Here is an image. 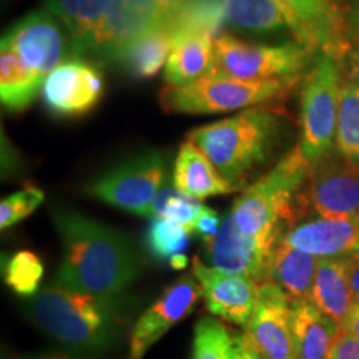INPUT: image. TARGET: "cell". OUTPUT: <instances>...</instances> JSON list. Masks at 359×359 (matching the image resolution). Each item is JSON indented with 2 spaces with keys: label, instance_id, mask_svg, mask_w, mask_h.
Returning a JSON list of instances; mask_svg holds the SVG:
<instances>
[{
  "label": "cell",
  "instance_id": "cell-1",
  "mask_svg": "<svg viewBox=\"0 0 359 359\" xmlns=\"http://www.w3.org/2000/svg\"><path fill=\"white\" fill-rule=\"evenodd\" d=\"M52 218L64 257L55 285L92 294H120L140 273V259L125 233L55 206Z\"/></svg>",
  "mask_w": 359,
  "mask_h": 359
},
{
  "label": "cell",
  "instance_id": "cell-2",
  "mask_svg": "<svg viewBox=\"0 0 359 359\" xmlns=\"http://www.w3.org/2000/svg\"><path fill=\"white\" fill-rule=\"evenodd\" d=\"M128 299L92 294L52 285L25 303V314L39 330L79 354L115 346L128 326Z\"/></svg>",
  "mask_w": 359,
  "mask_h": 359
},
{
  "label": "cell",
  "instance_id": "cell-3",
  "mask_svg": "<svg viewBox=\"0 0 359 359\" xmlns=\"http://www.w3.org/2000/svg\"><path fill=\"white\" fill-rule=\"evenodd\" d=\"M280 138V116L266 107L245 109L187 135V140L203 151L235 190L243 188L253 173L268 163Z\"/></svg>",
  "mask_w": 359,
  "mask_h": 359
},
{
  "label": "cell",
  "instance_id": "cell-4",
  "mask_svg": "<svg viewBox=\"0 0 359 359\" xmlns=\"http://www.w3.org/2000/svg\"><path fill=\"white\" fill-rule=\"evenodd\" d=\"M308 173L309 161L296 145L238 196L230 212L238 230L276 245L286 231L303 222L299 196Z\"/></svg>",
  "mask_w": 359,
  "mask_h": 359
},
{
  "label": "cell",
  "instance_id": "cell-5",
  "mask_svg": "<svg viewBox=\"0 0 359 359\" xmlns=\"http://www.w3.org/2000/svg\"><path fill=\"white\" fill-rule=\"evenodd\" d=\"M298 82L299 79L243 82L203 77L185 87L167 85L160 90L158 102L167 114H222L258 105L273 110V105H280Z\"/></svg>",
  "mask_w": 359,
  "mask_h": 359
},
{
  "label": "cell",
  "instance_id": "cell-6",
  "mask_svg": "<svg viewBox=\"0 0 359 359\" xmlns=\"http://www.w3.org/2000/svg\"><path fill=\"white\" fill-rule=\"evenodd\" d=\"M314 53L298 42L281 45L251 43L219 35L215 40V62L206 77L243 82L302 80L314 60Z\"/></svg>",
  "mask_w": 359,
  "mask_h": 359
},
{
  "label": "cell",
  "instance_id": "cell-7",
  "mask_svg": "<svg viewBox=\"0 0 359 359\" xmlns=\"http://www.w3.org/2000/svg\"><path fill=\"white\" fill-rule=\"evenodd\" d=\"M341 100V64L330 53H318L302 85V147L309 163L336 151Z\"/></svg>",
  "mask_w": 359,
  "mask_h": 359
},
{
  "label": "cell",
  "instance_id": "cell-8",
  "mask_svg": "<svg viewBox=\"0 0 359 359\" xmlns=\"http://www.w3.org/2000/svg\"><path fill=\"white\" fill-rule=\"evenodd\" d=\"M167 158L156 150L115 165L85 188L93 198L125 212L150 217L151 206L167 180Z\"/></svg>",
  "mask_w": 359,
  "mask_h": 359
},
{
  "label": "cell",
  "instance_id": "cell-9",
  "mask_svg": "<svg viewBox=\"0 0 359 359\" xmlns=\"http://www.w3.org/2000/svg\"><path fill=\"white\" fill-rule=\"evenodd\" d=\"M303 217L359 218V163L338 151L309 163L299 196Z\"/></svg>",
  "mask_w": 359,
  "mask_h": 359
},
{
  "label": "cell",
  "instance_id": "cell-10",
  "mask_svg": "<svg viewBox=\"0 0 359 359\" xmlns=\"http://www.w3.org/2000/svg\"><path fill=\"white\" fill-rule=\"evenodd\" d=\"M0 45L11 47L30 70L43 79L64 62L77 58L69 30L48 11L25 15L7 30Z\"/></svg>",
  "mask_w": 359,
  "mask_h": 359
},
{
  "label": "cell",
  "instance_id": "cell-11",
  "mask_svg": "<svg viewBox=\"0 0 359 359\" xmlns=\"http://www.w3.org/2000/svg\"><path fill=\"white\" fill-rule=\"evenodd\" d=\"M172 13L165 11L156 0H114L110 12L90 39L83 57L114 65L123 48L143 34L167 24Z\"/></svg>",
  "mask_w": 359,
  "mask_h": 359
},
{
  "label": "cell",
  "instance_id": "cell-12",
  "mask_svg": "<svg viewBox=\"0 0 359 359\" xmlns=\"http://www.w3.org/2000/svg\"><path fill=\"white\" fill-rule=\"evenodd\" d=\"M103 75L97 65L72 58L58 65L43 80L45 109L60 118H79L92 111L102 100Z\"/></svg>",
  "mask_w": 359,
  "mask_h": 359
},
{
  "label": "cell",
  "instance_id": "cell-13",
  "mask_svg": "<svg viewBox=\"0 0 359 359\" xmlns=\"http://www.w3.org/2000/svg\"><path fill=\"white\" fill-rule=\"evenodd\" d=\"M291 303L275 283H262L257 306L246 326V334L262 359H298Z\"/></svg>",
  "mask_w": 359,
  "mask_h": 359
},
{
  "label": "cell",
  "instance_id": "cell-14",
  "mask_svg": "<svg viewBox=\"0 0 359 359\" xmlns=\"http://www.w3.org/2000/svg\"><path fill=\"white\" fill-rule=\"evenodd\" d=\"M201 296L196 276L185 275L170 285L163 294L138 318L128 339V359H143L156 341L187 318Z\"/></svg>",
  "mask_w": 359,
  "mask_h": 359
},
{
  "label": "cell",
  "instance_id": "cell-15",
  "mask_svg": "<svg viewBox=\"0 0 359 359\" xmlns=\"http://www.w3.org/2000/svg\"><path fill=\"white\" fill-rule=\"evenodd\" d=\"M275 246V243L262 238L241 233L231 213H228L223 218L217 236L205 243V253L210 266L230 275L251 278L262 285L268 281L269 263Z\"/></svg>",
  "mask_w": 359,
  "mask_h": 359
},
{
  "label": "cell",
  "instance_id": "cell-16",
  "mask_svg": "<svg viewBox=\"0 0 359 359\" xmlns=\"http://www.w3.org/2000/svg\"><path fill=\"white\" fill-rule=\"evenodd\" d=\"M191 273L200 283L201 296L208 311L238 326H248L257 306L259 283L251 278L230 275L213 266H206L198 257L191 259Z\"/></svg>",
  "mask_w": 359,
  "mask_h": 359
},
{
  "label": "cell",
  "instance_id": "cell-17",
  "mask_svg": "<svg viewBox=\"0 0 359 359\" xmlns=\"http://www.w3.org/2000/svg\"><path fill=\"white\" fill-rule=\"evenodd\" d=\"M280 241L316 258L359 253V218H314L299 222Z\"/></svg>",
  "mask_w": 359,
  "mask_h": 359
},
{
  "label": "cell",
  "instance_id": "cell-18",
  "mask_svg": "<svg viewBox=\"0 0 359 359\" xmlns=\"http://www.w3.org/2000/svg\"><path fill=\"white\" fill-rule=\"evenodd\" d=\"M173 185L175 190L196 200L236 191L217 172L203 151L190 140L183 143L178 150L173 168Z\"/></svg>",
  "mask_w": 359,
  "mask_h": 359
},
{
  "label": "cell",
  "instance_id": "cell-19",
  "mask_svg": "<svg viewBox=\"0 0 359 359\" xmlns=\"http://www.w3.org/2000/svg\"><path fill=\"white\" fill-rule=\"evenodd\" d=\"M175 43H177V32L172 22L168 20L167 24L143 34L127 48H123L114 65L118 67L130 79L147 80L158 74L161 67L167 65Z\"/></svg>",
  "mask_w": 359,
  "mask_h": 359
},
{
  "label": "cell",
  "instance_id": "cell-20",
  "mask_svg": "<svg viewBox=\"0 0 359 359\" xmlns=\"http://www.w3.org/2000/svg\"><path fill=\"white\" fill-rule=\"evenodd\" d=\"M293 338L298 359H330L341 326L311 299L293 302Z\"/></svg>",
  "mask_w": 359,
  "mask_h": 359
},
{
  "label": "cell",
  "instance_id": "cell-21",
  "mask_svg": "<svg viewBox=\"0 0 359 359\" xmlns=\"http://www.w3.org/2000/svg\"><path fill=\"white\" fill-rule=\"evenodd\" d=\"M341 64V100L336 151L359 163V52L354 47Z\"/></svg>",
  "mask_w": 359,
  "mask_h": 359
},
{
  "label": "cell",
  "instance_id": "cell-22",
  "mask_svg": "<svg viewBox=\"0 0 359 359\" xmlns=\"http://www.w3.org/2000/svg\"><path fill=\"white\" fill-rule=\"evenodd\" d=\"M215 40L210 34L182 35L165 65V83L185 87L206 77L215 62Z\"/></svg>",
  "mask_w": 359,
  "mask_h": 359
},
{
  "label": "cell",
  "instance_id": "cell-23",
  "mask_svg": "<svg viewBox=\"0 0 359 359\" xmlns=\"http://www.w3.org/2000/svg\"><path fill=\"white\" fill-rule=\"evenodd\" d=\"M318 264L320 258L278 241L269 263L268 281L280 286L291 302H306L311 299Z\"/></svg>",
  "mask_w": 359,
  "mask_h": 359
},
{
  "label": "cell",
  "instance_id": "cell-24",
  "mask_svg": "<svg viewBox=\"0 0 359 359\" xmlns=\"http://www.w3.org/2000/svg\"><path fill=\"white\" fill-rule=\"evenodd\" d=\"M311 302L333 318L339 326L344 325L354 308V296L348 278L346 257L320 258L316 278H314Z\"/></svg>",
  "mask_w": 359,
  "mask_h": 359
},
{
  "label": "cell",
  "instance_id": "cell-25",
  "mask_svg": "<svg viewBox=\"0 0 359 359\" xmlns=\"http://www.w3.org/2000/svg\"><path fill=\"white\" fill-rule=\"evenodd\" d=\"M111 6L114 0H45L47 11L69 30L77 58L83 57L85 47L100 29Z\"/></svg>",
  "mask_w": 359,
  "mask_h": 359
},
{
  "label": "cell",
  "instance_id": "cell-26",
  "mask_svg": "<svg viewBox=\"0 0 359 359\" xmlns=\"http://www.w3.org/2000/svg\"><path fill=\"white\" fill-rule=\"evenodd\" d=\"M43 80L11 47H0V100L4 109L13 114L29 109L37 98Z\"/></svg>",
  "mask_w": 359,
  "mask_h": 359
},
{
  "label": "cell",
  "instance_id": "cell-27",
  "mask_svg": "<svg viewBox=\"0 0 359 359\" xmlns=\"http://www.w3.org/2000/svg\"><path fill=\"white\" fill-rule=\"evenodd\" d=\"M224 27L255 35L276 34L288 27L276 0H222Z\"/></svg>",
  "mask_w": 359,
  "mask_h": 359
},
{
  "label": "cell",
  "instance_id": "cell-28",
  "mask_svg": "<svg viewBox=\"0 0 359 359\" xmlns=\"http://www.w3.org/2000/svg\"><path fill=\"white\" fill-rule=\"evenodd\" d=\"M4 281L13 293L34 296L43 278V264L34 251L20 250L4 259Z\"/></svg>",
  "mask_w": 359,
  "mask_h": 359
},
{
  "label": "cell",
  "instance_id": "cell-29",
  "mask_svg": "<svg viewBox=\"0 0 359 359\" xmlns=\"http://www.w3.org/2000/svg\"><path fill=\"white\" fill-rule=\"evenodd\" d=\"M191 231L165 217H155L147 233V245L160 259H172L183 255L190 243Z\"/></svg>",
  "mask_w": 359,
  "mask_h": 359
},
{
  "label": "cell",
  "instance_id": "cell-30",
  "mask_svg": "<svg viewBox=\"0 0 359 359\" xmlns=\"http://www.w3.org/2000/svg\"><path fill=\"white\" fill-rule=\"evenodd\" d=\"M203 208L205 206L200 205V201L196 198H191V196L183 195L178 190L165 187L154 201L150 217H165L188 228L193 233V226H195Z\"/></svg>",
  "mask_w": 359,
  "mask_h": 359
},
{
  "label": "cell",
  "instance_id": "cell-31",
  "mask_svg": "<svg viewBox=\"0 0 359 359\" xmlns=\"http://www.w3.org/2000/svg\"><path fill=\"white\" fill-rule=\"evenodd\" d=\"M233 334L217 318H200L195 325L193 359H226Z\"/></svg>",
  "mask_w": 359,
  "mask_h": 359
},
{
  "label": "cell",
  "instance_id": "cell-32",
  "mask_svg": "<svg viewBox=\"0 0 359 359\" xmlns=\"http://www.w3.org/2000/svg\"><path fill=\"white\" fill-rule=\"evenodd\" d=\"M45 193L37 187H25L24 190L6 196L0 203V228L7 230L15 223L32 215L43 203Z\"/></svg>",
  "mask_w": 359,
  "mask_h": 359
},
{
  "label": "cell",
  "instance_id": "cell-33",
  "mask_svg": "<svg viewBox=\"0 0 359 359\" xmlns=\"http://www.w3.org/2000/svg\"><path fill=\"white\" fill-rule=\"evenodd\" d=\"M222 222L223 219L219 218V215L213 208H206L205 206L203 212H201L198 219H196L195 226H193V233L198 235L203 240V243H208L210 240H213L217 236L219 226H222Z\"/></svg>",
  "mask_w": 359,
  "mask_h": 359
},
{
  "label": "cell",
  "instance_id": "cell-34",
  "mask_svg": "<svg viewBox=\"0 0 359 359\" xmlns=\"http://www.w3.org/2000/svg\"><path fill=\"white\" fill-rule=\"evenodd\" d=\"M330 359H359V338L341 327Z\"/></svg>",
  "mask_w": 359,
  "mask_h": 359
},
{
  "label": "cell",
  "instance_id": "cell-35",
  "mask_svg": "<svg viewBox=\"0 0 359 359\" xmlns=\"http://www.w3.org/2000/svg\"><path fill=\"white\" fill-rule=\"evenodd\" d=\"M321 2L323 6H325L331 22H333L336 32L339 34L341 39H344L346 42H349L348 27H346V0H321Z\"/></svg>",
  "mask_w": 359,
  "mask_h": 359
},
{
  "label": "cell",
  "instance_id": "cell-36",
  "mask_svg": "<svg viewBox=\"0 0 359 359\" xmlns=\"http://www.w3.org/2000/svg\"><path fill=\"white\" fill-rule=\"evenodd\" d=\"M226 359H262L253 343H251L248 334L240 333L233 334L230 348H228Z\"/></svg>",
  "mask_w": 359,
  "mask_h": 359
},
{
  "label": "cell",
  "instance_id": "cell-37",
  "mask_svg": "<svg viewBox=\"0 0 359 359\" xmlns=\"http://www.w3.org/2000/svg\"><path fill=\"white\" fill-rule=\"evenodd\" d=\"M348 39L354 47L359 43V0H346Z\"/></svg>",
  "mask_w": 359,
  "mask_h": 359
},
{
  "label": "cell",
  "instance_id": "cell-38",
  "mask_svg": "<svg viewBox=\"0 0 359 359\" xmlns=\"http://www.w3.org/2000/svg\"><path fill=\"white\" fill-rule=\"evenodd\" d=\"M346 266H348V278H349V285H351V290H353L354 302L359 303V253L346 257Z\"/></svg>",
  "mask_w": 359,
  "mask_h": 359
},
{
  "label": "cell",
  "instance_id": "cell-39",
  "mask_svg": "<svg viewBox=\"0 0 359 359\" xmlns=\"http://www.w3.org/2000/svg\"><path fill=\"white\" fill-rule=\"evenodd\" d=\"M341 327L346 330L348 333H351L353 336H356V338H359V303L354 304L351 313H349L348 320L344 321V325Z\"/></svg>",
  "mask_w": 359,
  "mask_h": 359
},
{
  "label": "cell",
  "instance_id": "cell-40",
  "mask_svg": "<svg viewBox=\"0 0 359 359\" xmlns=\"http://www.w3.org/2000/svg\"><path fill=\"white\" fill-rule=\"evenodd\" d=\"M6 359H85V358H79L77 354H69V353H42V354H30V356H15V358H6Z\"/></svg>",
  "mask_w": 359,
  "mask_h": 359
},
{
  "label": "cell",
  "instance_id": "cell-41",
  "mask_svg": "<svg viewBox=\"0 0 359 359\" xmlns=\"http://www.w3.org/2000/svg\"><path fill=\"white\" fill-rule=\"evenodd\" d=\"M156 2H158L160 6L165 8V11L173 13V12H177L180 7H182L187 0H156Z\"/></svg>",
  "mask_w": 359,
  "mask_h": 359
},
{
  "label": "cell",
  "instance_id": "cell-42",
  "mask_svg": "<svg viewBox=\"0 0 359 359\" xmlns=\"http://www.w3.org/2000/svg\"><path fill=\"white\" fill-rule=\"evenodd\" d=\"M187 264H188V258H187L185 253L178 255V257L170 259V266L175 268V269H183L187 266Z\"/></svg>",
  "mask_w": 359,
  "mask_h": 359
},
{
  "label": "cell",
  "instance_id": "cell-43",
  "mask_svg": "<svg viewBox=\"0 0 359 359\" xmlns=\"http://www.w3.org/2000/svg\"><path fill=\"white\" fill-rule=\"evenodd\" d=\"M356 48H358V52H359V43H358V45H356Z\"/></svg>",
  "mask_w": 359,
  "mask_h": 359
}]
</instances>
